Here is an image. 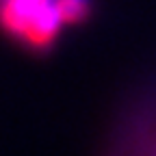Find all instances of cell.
<instances>
[{
    "instance_id": "6da1fadb",
    "label": "cell",
    "mask_w": 156,
    "mask_h": 156,
    "mask_svg": "<svg viewBox=\"0 0 156 156\" xmlns=\"http://www.w3.org/2000/svg\"><path fill=\"white\" fill-rule=\"evenodd\" d=\"M56 9L63 24H76L89 15L91 0H56Z\"/></svg>"
}]
</instances>
